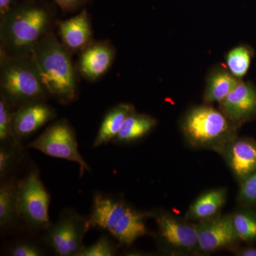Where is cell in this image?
<instances>
[{
  "label": "cell",
  "mask_w": 256,
  "mask_h": 256,
  "mask_svg": "<svg viewBox=\"0 0 256 256\" xmlns=\"http://www.w3.org/2000/svg\"><path fill=\"white\" fill-rule=\"evenodd\" d=\"M18 3V0H0V18L8 14Z\"/></svg>",
  "instance_id": "30"
},
{
  "label": "cell",
  "mask_w": 256,
  "mask_h": 256,
  "mask_svg": "<svg viewBox=\"0 0 256 256\" xmlns=\"http://www.w3.org/2000/svg\"><path fill=\"white\" fill-rule=\"evenodd\" d=\"M22 156V150L10 146H0V176L4 180L14 168Z\"/></svg>",
  "instance_id": "26"
},
{
  "label": "cell",
  "mask_w": 256,
  "mask_h": 256,
  "mask_svg": "<svg viewBox=\"0 0 256 256\" xmlns=\"http://www.w3.org/2000/svg\"><path fill=\"white\" fill-rule=\"evenodd\" d=\"M240 196L247 203H256V171L244 180Z\"/></svg>",
  "instance_id": "28"
},
{
  "label": "cell",
  "mask_w": 256,
  "mask_h": 256,
  "mask_svg": "<svg viewBox=\"0 0 256 256\" xmlns=\"http://www.w3.org/2000/svg\"><path fill=\"white\" fill-rule=\"evenodd\" d=\"M0 186V227L10 230L18 218V182L15 180H1Z\"/></svg>",
  "instance_id": "19"
},
{
  "label": "cell",
  "mask_w": 256,
  "mask_h": 256,
  "mask_svg": "<svg viewBox=\"0 0 256 256\" xmlns=\"http://www.w3.org/2000/svg\"><path fill=\"white\" fill-rule=\"evenodd\" d=\"M70 54L52 32L34 47L30 55L48 95L64 105L78 97V82Z\"/></svg>",
  "instance_id": "2"
},
{
  "label": "cell",
  "mask_w": 256,
  "mask_h": 256,
  "mask_svg": "<svg viewBox=\"0 0 256 256\" xmlns=\"http://www.w3.org/2000/svg\"><path fill=\"white\" fill-rule=\"evenodd\" d=\"M156 124V120L154 118L134 111L128 116L122 129L112 141L124 144L138 140L150 132Z\"/></svg>",
  "instance_id": "20"
},
{
  "label": "cell",
  "mask_w": 256,
  "mask_h": 256,
  "mask_svg": "<svg viewBox=\"0 0 256 256\" xmlns=\"http://www.w3.org/2000/svg\"><path fill=\"white\" fill-rule=\"evenodd\" d=\"M234 126L222 110L208 106L192 109L182 122L184 132L190 142L202 146L226 142L233 136Z\"/></svg>",
  "instance_id": "4"
},
{
  "label": "cell",
  "mask_w": 256,
  "mask_h": 256,
  "mask_svg": "<svg viewBox=\"0 0 256 256\" xmlns=\"http://www.w3.org/2000/svg\"><path fill=\"white\" fill-rule=\"evenodd\" d=\"M0 89L14 110L50 97L30 56H12L0 52Z\"/></svg>",
  "instance_id": "3"
},
{
  "label": "cell",
  "mask_w": 256,
  "mask_h": 256,
  "mask_svg": "<svg viewBox=\"0 0 256 256\" xmlns=\"http://www.w3.org/2000/svg\"><path fill=\"white\" fill-rule=\"evenodd\" d=\"M226 200L224 190H215L206 192L198 197L192 204L190 215L194 218H208L215 214L223 206Z\"/></svg>",
  "instance_id": "21"
},
{
  "label": "cell",
  "mask_w": 256,
  "mask_h": 256,
  "mask_svg": "<svg viewBox=\"0 0 256 256\" xmlns=\"http://www.w3.org/2000/svg\"><path fill=\"white\" fill-rule=\"evenodd\" d=\"M28 146L52 158L76 163L82 176L85 172L90 171V166L80 154L75 131L68 120H58L50 124Z\"/></svg>",
  "instance_id": "6"
},
{
  "label": "cell",
  "mask_w": 256,
  "mask_h": 256,
  "mask_svg": "<svg viewBox=\"0 0 256 256\" xmlns=\"http://www.w3.org/2000/svg\"><path fill=\"white\" fill-rule=\"evenodd\" d=\"M56 117V112L46 100L25 104L15 109L12 114L13 128L16 137L21 142L36 132Z\"/></svg>",
  "instance_id": "9"
},
{
  "label": "cell",
  "mask_w": 256,
  "mask_h": 256,
  "mask_svg": "<svg viewBox=\"0 0 256 256\" xmlns=\"http://www.w3.org/2000/svg\"><path fill=\"white\" fill-rule=\"evenodd\" d=\"M116 50L108 40L94 42L80 53L78 73L88 82L98 80L112 66Z\"/></svg>",
  "instance_id": "8"
},
{
  "label": "cell",
  "mask_w": 256,
  "mask_h": 256,
  "mask_svg": "<svg viewBox=\"0 0 256 256\" xmlns=\"http://www.w3.org/2000/svg\"><path fill=\"white\" fill-rule=\"evenodd\" d=\"M55 12L44 0H25L0 18V52L30 56L34 47L52 32Z\"/></svg>",
  "instance_id": "1"
},
{
  "label": "cell",
  "mask_w": 256,
  "mask_h": 256,
  "mask_svg": "<svg viewBox=\"0 0 256 256\" xmlns=\"http://www.w3.org/2000/svg\"><path fill=\"white\" fill-rule=\"evenodd\" d=\"M220 110L233 124H242L256 117V88L240 80L223 100Z\"/></svg>",
  "instance_id": "10"
},
{
  "label": "cell",
  "mask_w": 256,
  "mask_h": 256,
  "mask_svg": "<svg viewBox=\"0 0 256 256\" xmlns=\"http://www.w3.org/2000/svg\"><path fill=\"white\" fill-rule=\"evenodd\" d=\"M252 57L254 50L252 47L245 44L234 47L226 58L227 69L234 76L242 79L248 72Z\"/></svg>",
  "instance_id": "22"
},
{
  "label": "cell",
  "mask_w": 256,
  "mask_h": 256,
  "mask_svg": "<svg viewBox=\"0 0 256 256\" xmlns=\"http://www.w3.org/2000/svg\"><path fill=\"white\" fill-rule=\"evenodd\" d=\"M57 23L60 40L70 54L80 53L94 42L90 16L86 10Z\"/></svg>",
  "instance_id": "11"
},
{
  "label": "cell",
  "mask_w": 256,
  "mask_h": 256,
  "mask_svg": "<svg viewBox=\"0 0 256 256\" xmlns=\"http://www.w3.org/2000/svg\"><path fill=\"white\" fill-rule=\"evenodd\" d=\"M50 194L36 170H31L18 182V218L35 232H45L50 224Z\"/></svg>",
  "instance_id": "5"
},
{
  "label": "cell",
  "mask_w": 256,
  "mask_h": 256,
  "mask_svg": "<svg viewBox=\"0 0 256 256\" xmlns=\"http://www.w3.org/2000/svg\"><path fill=\"white\" fill-rule=\"evenodd\" d=\"M240 255L244 256H256V248H248L244 249V250L240 252Z\"/></svg>",
  "instance_id": "31"
},
{
  "label": "cell",
  "mask_w": 256,
  "mask_h": 256,
  "mask_svg": "<svg viewBox=\"0 0 256 256\" xmlns=\"http://www.w3.org/2000/svg\"><path fill=\"white\" fill-rule=\"evenodd\" d=\"M88 0H54L56 5L64 13L74 12L82 9Z\"/></svg>",
  "instance_id": "29"
},
{
  "label": "cell",
  "mask_w": 256,
  "mask_h": 256,
  "mask_svg": "<svg viewBox=\"0 0 256 256\" xmlns=\"http://www.w3.org/2000/svg\"><path fill=\"white\" fill-rule=\"evenodd\" d=\"M242 79L236 78L228 69L217 67L207 77L204 100L208 104H220L238 85Z\"/></svg>",
  "instance_id": "18"
},
{
  "label": "cell",
  "mask_w": 256,
  "mask_h": 256,
  "mask_svg": "<svg viewBox=\"0 0 256 256\" xmlns=\"http://www.w3.org/2000/svg\"><path fill=\"white\" fill-rule=\"evenodd\" d=\"M148 215L128 206L124 216L109 233L120 245H131L146 234L144 220Z\"/></svg>",
  "instance_id": "16"
},
{
  "label": "cell",
  "mask_w": 256,
  "mask_h": 256,
  "mask_svg": "<svg viewBox=\"0 0 256 256\" xmlns=\"http://www.w3.org/2000/svg\"><path fill=\"white\" fill-rule=\"evenodd\" d=\"M116 254L114 242L111 239L104 236L88 246H84L77 256H112Z\"/></svg>",
  "instance_id": "25"
},
{
  "label": "cell",
  "mask_w": 256,
  "mask_h": 256,
  "mask_svg": "<svg viewBox=\"0 0 256 256\" xmlns=\"http://www.w3.org/2000/svg\"><path fill=\"white\" fill-rule=\"evenodd\" d=\"M134 111V106L130 104H118L108 111L101 122L92 146L98 148L112 142L122 129L128 116Z\"/></svg>",
  "instance_id": "17"
},
{
  "label": "cell",
  "mask_w": 256,
  "mask_h": 256,
  "mask_svg": "<svg viewBox=\"0 0 256 256\" xmlns=\"http://www.w3.org/2000/svg\"><path fill=\"white\" fill-rule=\"evenodd\" d=\"M14 109L0 94V142L1 146L22 150L21 142L15 134L12 124Z\"/></svg>",
  "instance_id": "23"
},
{
  "label": "cell",
  "mask_w": 256,
  "mask_h": 256,
  "mask_svg": "<svg viewBox=\"0 0 256 256\" xmlns=\"http://www.w3.org/2000/svg\"><path fill=\"white\" fill-rule=\"evenodd\" d=\"M198 246L205 252L227 246L238 238L232 217H222L206 222L198 226Z\"/></svg>",
  "instance_id": "13"
},
{
  "label": "cell",
  "mask_w": 256,
  "mask_h": 256,
  "mask_svg": "<svg viewBox=\"0 0 256 256\" xmlns=\"http://www.w3.org/2000/svg\"><path fill=\"white\" fill-rule=\"evenodd\" d=\"M90 228L88 217L72 210H65L54 224L44 232V242L56 255L77 256L84 245L86 234Z\"/></svg>",
  "instance_id": "7"
},
{
  "label": "cell",
  "mask_w": 256,
  "mask_h": 256,
  "mask_svg": "<svg viewBox=\"0 0 256 256\" xmlns=\"http://www.w3.org/2000/svg\"><path fill=\"white\" fill-rule=\"evenodd\" d=\"M232 218L238 238L244 240L256 239V218L254 216L246 213H238Z\"/></svg>",
  "instance_id": "24"
},
{
  "label": "cell",
  "mask_w": 256,
  "mask_h": 256,
  "mask_svg": "<svg viewBox=\"0 0 256 256\" xmlns=\"http://www.w3.org/2000/svg\"><path fill=\"white\" fill-rule=\"evenodd\" d=\"M229 163L237 178L244 180L256 171V142L240 139L232 143L229 150Z\"/></svg>",
  "instance_id": "15"
},
{
  "label": "cell",
  "mask_w": 256,
  "mask_h": 256,
  "mask_svg": "<svg viewBox=\"0 0 256 256\" xmlns=\"http://www.w3.org/2000/svg\"><path fill=\"white\" fill-rule=\"evenodd\" d=\"M160 236L176 248L190 250L198 246V226L183 223L168 215L156 218Z\"/></svg>",
  "instance_id": "14"
},
{
  "label": "cell",
  "mask_w": 256,
  "mask_h": 256,
  "mask_svg": "<svg viewBox=\"0 0 256 256\" xmlns=\"http://www.w3.org/2000/svg\"><path fill=\"white\" fill-rule=\"evenodd\" d=\"M9 254L12 256H41L44 255V252L36 242L24 240L14 244Z\"/></svg>",
  "instance_id": "27"
},
{
  "label": "cell",
  "mask_w": 256,
  "mask_h": 256,
  "mask_svg": "<svg viewBox=\"0 0 256 256\" xmlns=\"http://www.w3.org/2000/svg\"><path fill=\"white\" fill-rule=\"evenodd\" d=\"M128 208L127 204L122 198L96 193L88 217L90 228L94 227L110 232L124 216Z\"/></svg>",
  "instance_id": "12"
}]
</instances>
